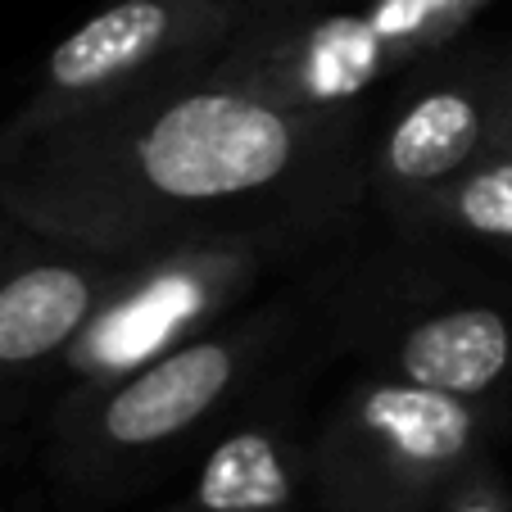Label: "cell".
<instances>
[{
  "mask_svg": "<svg viewBox=\"0 0 512 512\" xmlns=\"http://www.w3.org/2000/svg\"><path fill=\"white\" fill-rule=\"evenodd\" d=\"M340 123L345 114L286 105L209 64L0 155V204L114 259L245 232L268 200L327 177Z\"/></svg>",
  "mask_w": 512,
  "mask_h": 512,
  "instance_id": "obj_1",
  "label": "cell"
},
{
  "mask_svg": "<svg viewBox=\"0 0 512 512\" xmlns=\"http://www.w3.org/2000/svg\"><path fill=\"white\" fill-rule=\"evenodd\" d=\"M485 449V399L404 377H363L313 440V494L327 512H435Z\"/></svg>",
  "mask_w": 512,
  "mask_h": 512,
  "instance_id": "obj_2",
  "label": "cell"
},
{
  "mask_svg": "<svg viewBox=\"0 0 512 512\" xmlns=\"http://www.w3.org/2000/svg\"><path fill=\"white\" fill-rule=\"evenodd\" d=\"M245 23V0H114L46 55L28 100L0 123V155L204 73Z\"/></svg>",
  "mask_w": 512,
  "mask_h": 512,
  "instance_id": "obj_3",
  "label": "cell"
},
{
  "mask_svg": "<svg viewBox=\"0 0 512 512\" xmlns=\"http://www.w3.org/2000/svg\"><path fill=\"white\" fill-rule=\"evenodd\" d=\"M485 0H368L363 10H286L245 23L218 73L318 114H354L368 87L449 41Z\"/></svg>",
  "mask_w": 512,
  "mask_h": 512,
  "instance_id": "obj_4",
  "label": "cell"
},
{
  "mask_svg": "<svg viewBox=\"0 0 512 512\" xmlns=\"http://www.w3.org/2000/svg\"><path fill=\"white\" fill-rule=\"evenodd\" d=\"M268 245L245 232H204L123 254L96 318L59 354L73 386L100 390L123 372L218 327L227 309L254 286Z\"/></svg>",
  "mask_w": 512,
  "mask_h": 512,
  "instance_id": "obj_5",
  "label": "cell"
},
{
  "mask_svg": "<svg viewBox=\"0 0 512 512\" xmlns=\"http://www.w3.org/2000/svg\"><path fill=\"white\" fill-rule=\"evenodd\" d=\"M250 354L254 327H209L168 354L123 372L109 386L73 395L68 399L73 431H64V449L73 467L105 472L114 463H136V458L182 440L232 395Z\"/></svg>",
  "mask_w": 512,
  "mask_h": 512,
  "instance_id": "obj_6",
  "label": "cell"
},
{
  "mask_svg": "<svg viewBox=\"0 0 512 512\" xmlns=\"http://www.w3.org/2000/svg\"><path fill=\"white\" fill-rule=\"evenodd\" d=\"M512 87V50H481L408 91L372 159L381 195L422 218L467 168L490 155Z\"/></svg>",
  "mask_w": 512,
  "mask_h": 512,
  "instance_id": "obj_7",
  "label": "cell"
},
{
  "mask_svg": "<svg viewBox=\"0 0 512 512\" xmlns=\"http://www.w3.org/2000/svg\"><path fill=\"white\" fill-rule=\"evenodd\" d=\"M118 259L59 241L0 204V372L59 358L96 318Z\"/></svg>",
  "mask_w": 512,
  "mask_h": 512,
  "instance_id": "obj_8",
  "label": "cell"
},
{
  "mask_svg": "<svg viewBox=\"0 0 512 512\" xmlns=\"http://www.w3.org/2000/svg\"><path fill=\"white\" fill-rule=\"evenodd\" d=\"M313 490V440L259 417L227 431L168 512H300Z\"/></svg>",
  "mask_w": 512,
  "mask_h": 512,
  "instance_id": "obj_9",
  "label": "cell"
},
{
  "mask_svg": "<svg viewBox=\"0 0 512 512\" xmlns=\"http://www.w3.org/2000/svg\"><path fill=\"white\" fill-rule=\"evenodd\" d=\"M386 372L445 395L485 399L512 377V318L494 304H440L390 340Z\"/></svg>",
  "mask_w": 512,
  "mask_h": 512,
  "instance_id": "obj_10",
  "label": "cell"
},
{
  "mask_svg": "<svg viewBox=\"0 0 512 512\" xmlns=\"http://www.w3.org/2000/svg\"><path fill=\"white\" fill-rule=\"evenodd\" d=\"M422 218H440L458 232L512 250V150L490 145V155L467 168Z\"/></svg>",
  "mask_w": 512,
  "mask_h": 512,
  "instance_id": "obj_11",
  "label": "cell"
},
{
  "mask_svg": "<svg viewBox=\"0 0 512 512\" xmlns=\"http://www.w3.org/2000/svg\"><path fill=\"white\" fill-rule=\"evenodd\" d=\"M435 512H512V494H508V485L494 476V467H485L481 458H476L445 490V499L435 503Z\"/></svg>",
  "mask_w": 512,
  "mask_h": 512,
  "instance_id": "obj_12",
  "label": "cell"
},
{
  "mask_svg": "<svg viewBox=\"0 0 512 512\" xmlns=\"http://www.w3.org/2000/svg\"><path fill=\"white\" fill-rule=\"evenodd\" d=\"M318 0H245V10H250V23L263 19V14H286V10H309Z\"/></svg>",
  "mask_w": 512,
  "mask_h": 512,
  "instance_id": "obj_13",
  "label": "cell"
},
{
  "mask_svg": "<svg viewBox=\"0 0 512 512\" xmlns=\"http://www.w3.org/2000/svg\"><path fill=\"white\" fill-rule=\"evenodd\" d=\"M494 145L512 150V87H508V109H503V127H499V136H494Z\"/></svg>",
  "mask_w": 512,
  "mask_h": 512,
  "instance_id": "obj_14",
  "label": "cell"
}]
</instances>
